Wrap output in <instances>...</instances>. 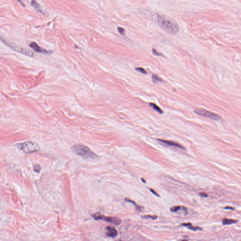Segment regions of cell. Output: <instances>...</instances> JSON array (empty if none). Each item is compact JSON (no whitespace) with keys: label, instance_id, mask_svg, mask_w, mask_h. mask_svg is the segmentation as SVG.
Listing matches in <instances>:
<instances>
[{"label":"cell","instance_id":"1","mask_svg":"<svg viewBox=\"0 0 241 241\" xmlns=\"http://www.w3.org/2000/svg\"><path fill=\"white\" fill-rule=\"evenodd\" d=\"M157 21L159 25L171 34H176L179 32V26L174 21L167 19L164 16L159 15L157 16Z\"/></svg>","mask_w":241,"mask_h":241},{"label":"cell","instance_id":"2","mask_svg":"<svg viewBox=\"0 0 241 241\" xmlns=\"http://www.w3.org/2000/svg\"><path fill=\"white\" fill-rule=\"evenodd\" d=\"M72 150L75 153L84 158H96L98 156L85 145L77 144L72 146Z\"/></svg>","mask_w":241,"mask_h":241},{"label":"cell","instance_id":"3","mask_svg":"<svg viewBox=\"0 0 241 241\" xmlns=\"http://www.w3.org/2000/svg\"><path fill=\"white\" fill-rule=\"evenodd\" d=\"M17 146L19 149L26 154L32 153L39 150V146L38 144L32 141H26L19 144L17 145Z\"/></svg>","mask_w":241,"mask_h":241},{"label":"cell","instance_id":"4","mask_svg":"<svg viewBox=\"0 0 241 241\" xmlns=\"http://www.w3.org/2000/svg\"><path fill=\"white\" fill-rule=\"evenodd\" d=\"M0 40L3 43H4L7 46H8L11 49H12L15 52H18L19 53H21V54L27 56H29V57H33V56H34L33 53L32 52H30L29 50H26L23 48L17 46L16 45L13 44L12 43L9 42V41L6 40L5 39L1 37V36H0Z\"/></svg>","mask_w":241,"mask_h":241},{"label":"cell","instance_id":"5","mask_svg":"<svg viewBox=\"0 0 241 241\" xmlns=\"http://www.w3.org/2000/svg\"><path fill=\"white\" fill-rule=\"evenodd\" d=\"M194 112L198 115L206 117L213 120H218L221 119V117L218 114L208 111L205 109H197L194 110Z\"/></svg>","mask_w":241,"mask_h":241},{"label":"cell","instance_id":"6","mask_svg":"<svg viewBox=\"0 0 241 241\" xmlns=\"http://www.w3.org/2000/svg\"><path fill=\"white\" fill-rule=\"evenodd\" d=\"M92 217L95 220H103L106 222H109L114 224L115 225H119L121 223V220L119 218L117 217H105L99 213H96L92 215Z\"/></svg>","mask_w":241,"mask_h":241},{"label":"cell","instance_id":"7","mask_svg":"<svg viewBox=\"0 0 241 241\" xmlns=\"http://www.w3.org/2000/svg\"><path fill=\"white\" fill-rule=\"evenodd\" d=\"M29 46L33 49L35 52L40 53H43V54H50L52 53V52L48 51L45 49H42L40 47L38 44L35 42H32L29 44Z\"/></svg>","mask_w":241,"mask_h":241},{"label":"cell","instance_id":"8","mask_svg":"<svg viewBox=\"0 0 241 241\" xmlns=\"http://www.w3.org/2000/svg\"><path fill=\"white\" fill-rule=\"evenodd\" d=\"M106 234L111 237H115L117 234V231L113 226H108L106 228Z\"/></svg>","mask_w":241,"mask_h":241},{"label":"cell","instance_id":"9","mask_svg":"<svg viewBox=\"0 0 241 241\" xmlns=\"http://www.w3.org/2000/svg\"><path fill=\"white\" fill-rule=\"evenodd\" d=\"M157 140L165 144L166 145H168V146H175V147L179 148H181V149H184L185 148L181 145L177 143L174 142V141H169V140H160V139H158Z\"/></svg>","mask_w":241,"mask_h":241},{"label":"cell","instance_id":"10","mask_svg":"<svg viewBox=\"0 0 241 241\" xmlns=\"http://www.w3.org/2000/svg\"><path fill=\"white\" fill-rule=\"evenodd\" d=\"M31 5L34 7V8L35 9V10L38 12H40V13H42V11L41 10L40 5L38 4V3H37L36 1L35 0H32L31 3Z\"/></svg>","mask_w":241,"mask_h":241},{"label":"cell","instance_id":"11","mask_svg":"<svg viewBox=\"0 0 241 241\" xmlns=\"http://www.w3.org/2000/svg\"><path fill=\"white\" fill-rule=\"evenodd\" d=\"M237 222V220H235L234 219H228V218H225L223 219L222 220V223L223 224V225H231L232 224L236 223Z\"/></svg>","mask_w":241,"mask_h":241},{"label":"cell","instance_id":"12","mask_svg":"<svg viewBox=\"0 0 241 241\" xmlns=\"http://www.w3.org/2000/svg\"><path fill=\"white\" fill-rule=\"evenodd\" d=\"M149 106H150V107H152V109H153L155 111L157 112L158 113H159V114H163V110H162L161 109H160V107H158L156 105L154 104V103H150Z\"/></svg>","mask_w":241,"mask_h":241},{"label":"cell","instance_id":"13","mask_svg":"<svg viewBox=\"0 0 241 241\" xmlns=\"http://www.w3.org/2000/svg\"><path fill=\"white\" fill-rule=\"evenodd\" d=\"M125 201H126V202H129V203H132V204L135 205V206L136 208V210H138V211H141V209L143 208L142 207H141V206H138V205H136V204L135 203V202H133L130 199H128V198H125Z\"/></svg>","mask_w":241,"mask_h":241},{"label":"cell","instance_id":"14","mask_svg":"<svg viewBox=\"0 0 241 241\" xmlns=\"http://www.w3.org/2000/svg\"><path fill=\"white\" fill-rule=\"evenodd\" d=\"M152 78L154 83H156L158 81H163V80L161 78L155 75H152Z\"/></svg>","mask_w":241,"mask_h":241},{"label":"cell","instance_id":"15","mask_svg":"<svg viewBox=\"0 0 241 241\" xmlns=\"http://www.w3.org/2000/svg\"><path fill=\"white\" fill-rule=\"evenodd\" d=\"M187 228H188L189 229H190V230H193V231H197V230H202V228L198 227V226H193L192 224H190L189 226H187Z\"/></svg>","mask_w":241,"mask_h":241},{"label":"cell","instance_id":"16","mask_svg":"<svg viewBox=\"0 0 241 241\" xmlns=\"http://www.w3.org/2000/svg\"><path fill=\"white\" fill-rule=\"evenodd\" d=\"M34 171L37 173H39L41 170V167L39 164H35L34 166Z\"/></svg>","mask_w":241,"mask_h":241},{"label":"cell","instance_id":"17","mask_svg":"<svg viewBox=\"0 0 241 241\" xmlns=\"http://www.w3.org/2000/svg\"><path fill=\"white\" fill-rule=\"evenodd\" d=\"M181 207L180 206H174L171 207L170 210L171 212H177L180 210Z\"/></svg>","mask_w":241,"mask_h":241},{"label":"cell","instance_id":"18","mask_svg":"<svg viewBox=\"0 0 241 241\" xmlns=\"http://www.w3.org/2000/svg\"><path fill=\"white\" fill-rule=\"evenodd\" d=\"M136 70L138 71V72H140V73H143V74H144V75H146V74H147V73H148L145 70V69L142 68H136Z\"/></svg>","mask_w":241,"mask_h":241},{"label":"cell","instance_id":"19","mask_svg":"<svg viewBox=\"0 0 241 241\" xmlns=\"http://www.w3.org/2000/svg\"><path fill=\"white\" fill-rule=\"evenodd\" d=\"M142 217L144 218H151L153 219H156L157 218V216L146 215Z\"/></svg>","mask_w":241,"mask_h":241},{"label":"cell","instance_id":"20","mask_svg":"<svg viewBox=\"0 0 241 241\" xmlns=\"http://www.w3.org/2000/svg\"><path fill=\"white\" fill-rule=\"evenodd\" d=\"M117 29H118V32H119L121 34H122V35H125V31L124 29L121 27H118Z\"/></svg>","mask_w":241,"mask_h":241},{"label":"cell","instance_id":"21","mask_svg":"<svg viewBox=\"0 0 241 241\" xmlns=\"http://www.w3.org/2000/svg\"><path fill=\"white\" fill-rule=\"evenodd\" d=\"M199 195H200V197H208L207 195L205 193H201L199 194Z\"/></svg>","mask_w":241,"mask_h":241},{"label":"cell","instance_id":"22","mask_svg":"<svg viewBox=\"0 0 241 241\" xmlns=\"http://www.w3.org/2000/svg\"><path fill=\"white\" fill-rule=\"evenodd\" d=\"M153 53L155 55L162 56V54H161L160 53H159L158 52H156V50L155 49H153Z\"/></svg>","mask_w":241,"mask_h":241},{"label":"cell","instance_id":"23","mask_svg":"<svg viewBox=\"0 0 241 241\" xmlns=\"http://www.w3.org/2000/svg\"><path fill=\"white\" fill-rule=\"evenodd\" d=\"M150 190L151 192H152L153 194H154V195H156L157 197H159V195H158V194H157V193H156V191H154L153 189H151V188L150 189Z\"/></svg>","mask_w":241,"mask_h":241},{"label":"cell","instance_id":"24","mask_svg":"<svg viewBox=\"0 0 241 241\" xmlns=\"http://www.w3.org/2000/svg\"><path fill=\"white\" fill-rule=\"evenodd\" d=\"M224 209H226V210H234V208L232 207H229V206L225 207Z\"/></svg>","mask_w":241,"mask_h":241},{"label":"cell","instance_id":"25","mask_svg":"<svg viewBox=\"0 0 241 241\" xmlns=\"http://www.w3.org/2000/svg\"><path fill=\"white\" fill-rule=\"evenodd\" d=\"M17 1H19V3H21V4H22V5L24 6V3H22V2L20 1V0H17Z\"/></svg>","mask_w":241,"mask_h":241},{"label":"cell","instance_id":"26","mask_svg":"<svg viewBox=\"0 0 241 241\" xmlns=\"http://www.w3.org/2000/svg\"><path fill=\"white\" fill-rule=\"evenodd\" d=\"M142 180H143L142 181L144 182V183H146V181H145V180H144V179H142Z\"/></svg>","mask_w":241,"mask_h":241}]
</instances>
